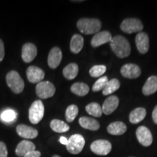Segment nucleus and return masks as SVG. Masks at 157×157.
<instances>
[{"label":"nucleus","instance_id":"34","mask_svg":"<svg viewBox=\"0 0 157 157\" xmlns=\"http://www.w3.org/2000/svg\"><path fill=\"white\" fill-rule=\"evenodd\" d=\"M5 57V46L2 39H0V62L2 61Z\"/></svg>","mask_w":157,"mask_h":157},{"label":"nucleus","instance_id":"11","mask_svg":"<svg viewBox=\"0 0 157 157\" xmlns=\"http://www.w3.org/2000/svg\"><path fill=\"white\" fill-rule=\"evenodd\" d=\"M121 74L125 78H136L140 76L141 70L136 64L127 63L121 67Z\"/></svg>","mask_w":157,"mask_h":157},{"label":"nucleus","instance_id":"1","mask_svg":"<svg viewBox=\"0 0 157 157\" xmlns=\"http://www.w3.org/2000/svg\"><path fill=\"white\" fill-rule=\"evenodd\" d=\"M110 45L116 56L119 58H127L131 53L130 44L128 40L120 35L113 37L110 42Z\"/></svg>","mask_w":157,"mask_h":157},{"label":"nucleus","instance_id":"36","mask_svg":"<svg viewBox=\"0 0 157 157\" xmlns=\"http://www.w3.org/2000/svg\"><path fill=\"white\" fill-rule=\"evenodd\" d=\"M152 118H153V121H154V122L157 124V105L155 106L154 111H153Z\"/></svg>","mask_w":157,"mask_h":157},{"label":"nucleus","instance_id":"6","mask_svg":"<svg viewBox=\"0 0 157 157\" xmlns=\"http://www.w3.org/2000/svg\"><path fill=\"white\" fill-rule=\"evenodd\" d=\"M56 87L48 81L40 82L36 87V93L41 99H48L52 98L56 93Z\"/></svg>","mask_w":157,"mask_h":157},{"label":"nucleus","instance_id":"19","mask_svg":"<svg viewBox=\"0 0 157 157\" xmlns=\"http://www.w3.org/2000/svg\"><path fill=\"white\" fill-rule=\"evenodd\" d=\"M78 122L82 127L91 131H97L101 127L99 122L96 119L90 117H82L79 119Z\"/></svg>","mask_w":157,"mask_h":157},{"label":"nucleus","instance_id":"30","mask_svg":"<svg viewBox=\"0 0 157 157\" xmlns=\"http://www.w3.org/2000/svg\"><path fill=\"white\" fill-rule=\"evenodd\" d=\"M1 119L5 122H12L17 118V113L14 110L7 109L1 113Z\"/></svg>","mask_w":157,"mask_h":157},{"label":"nucleus","instance_id":"37","mask_svg":"<svg viewBox=\"0 0 157 157\" xmlns=\"http://www.w3.org/2000/svg\"><path fill=\"white\" fill-rule=\"evenodd\" d=\"M59 141H60V143H61V144L66 145V146L68 143V139L66 138V137H63V136H61L60 137V140H59Z\"/></svg>","mask_w":157,"mask_h":157},{"label":"nucleus","instance_id":"5","mask_svg":"<svg viewBox=\"0 0 157 157\" xmlns=\"http://www.w3.org/2000/svg\"><path fill=\"white\" fill-rule=\"evenodd\" d=\"M44 114V104L41 101H36L31 104L29 111V120L32 124H36L40 122Z\"/></svg>","mask_w":157,"mask_h":157},{"label":"nucleus","instance_id":"13","mask_svg":"<svg viewBox=\"0 0 157 157\" xmlns=\"http://www.w3.org/2000/svg\"><path fill=\"white\" fill-rule=\"evenodd\" d=\"M137 50L141 54H146L149 50V37L145 32H139L135 37Z\"/></svg>","mask_w":157,"mask_h":157},{"label":"nucleus","instance_id":"29","mask_svg":"<svg viewBox=\"0 0 157 157\" xmlns=\"http://www.w3.org/2000/svg\"><path fill=\"white\" fill-rule=\"evenodd\" d=\"M78 113V109L77 105H71L66 109V119L68 122H72L76 117H77Z\"/></svg>","mask_w":157,"mask_h":157},{"label":"nucleus","instance_id":"2","mask_svg":"<svg viewBox=\"0 0 157 157\" xmlns=\"http://www.w3.org/2000/svg\"><path fill=\"white\" fill-rule=\"evenodd\" d=\"M77 28L84 34H97L101 29V21L96 18H81L78 21Z\"/></svg>","mask_w":157,"mask_h":157},{"label":"nucleus","instance_id":"21","mask_svg":"<svg viewBox=\"0 0 157 157\" xmlns=\"http://www.w3.org/2000/svg\"><path fill=\"white\" fill-rule=\"evenodd\" d=\"M157 91V76H150L143 87V93L145 95H151Z\"/></svg>","mask_w":157,"mask_h":157},{"label":"nucleus","instance_id":"27","mask_svg":"<svg viewBox=\"0 0 157 157\" xmlns=\"http://www.w3.org/2000/svg\"><path fill=\"white\" fill-rule=\"evenodd\" d=\"M120 87V82L117 78H113L108 82L105 88L103 90V94L104 95H109L111 93H114Z\"/></svg>","mask_w":157,"mask_h":157},{"label":"nucleus","instance_id":"4","mask_svg":"<svg viewBox=\"0 0 157 157\" xmlns=\"http://www.w3.org/2000/svg\"><path fill=\"white\" fill-rule=\"evenodd\" d=\"M84 145H85V140L84 137L79 134H75L71 135L68 140L66 149L70 154L76 155L82 152Z\"/></svg>","mask_w":157,"mask_h":157},{"label":"nucleus","instance_id":"17","mask_svg":"<svg viewBox=\"0 0 157 157\" xmlns=\"http://www.w3.org/2000/svg\"><path fill=\"white\" fill-rule=\"evenodd\" d=\"M36 149V146L31 141L24 140L20 142L15 148V154L17 156L23 157L29 153L34 151Z\"/></svg>","mask_w":157,"mask_h":157},{"label":"nucleus","instance_id":"31","mask_svg":"<svg viewBox=\"0 0 157 157\" xmlns=\"http://www.w3.org/2000/svg\"><path fill=\"white\" fill-rule=\"evenodd\" d=\"M106 71V67L103 65H98V66H94L90 68V74L92 77H99L103 75Z\"/></svg>","mask_w":157,"mask_h":157},{"label":"nucleus","instance_id":"26","mask_svg":"<svg viewBox=\"0 0 157 157\" xmlns=\"http://www.w3.org/2000/svg\"><path fill=\"white\" fill-rule=\"evenodd\" d=\"M50 128L56 132L63 133L69 130L70 127L64 121L59 119H53L50 122Z\"/></svg>","mask_w":157,"mask_h":157},{"label":"nucleus","instance_id":"35","mask_svg":"<svg viewBox=\"0 0 157 157\" xmlns=\"http://www.w3.org/2000/svg\"><path fill=\"white\" fill-rule=\"evenodd\" d=\"M41 156V153L39 151H31L26 155H25L23 157H40Z\"/></svg>","mask_w":157,"mask_h":157},{"label":"nucleus","instance_id":"3","mask_svg":"<svg viewBox=\"0 0 157 157\" xmlns=\"http://www.w3.org/2000/svg\"><path fill=\"white\" fill-rule=\"evenodd\" d=\"M7 85L13 93L19 94L24 89V82L20 74L15 71H11L6 76Z\"/></svg>","mask_w":157,"mask_h":157},{"label":"nucleus","instance_id":"16","mask_svg":"<svg viewBox=\"0 0 157 157\" xmlns=\"http://www.w3.org/2000/svg\"><path fill=\"white\" fill-rule=\"evenodd\" d=\"M112 39L111 33L107 31H101L95 34L91 40V45L93 48H98L102 44L110 42Z\"/></svg>","mask_w":157,"mask_h":157},{"label":"nucleus","instance_id":"9","mask_svg":"<svg viewBox=\"0 0 157 157\" xmlns=\"http://www.w3.org/2000/svg\"><path fill=\"white\" fill-rule=\"evenodd\" d=\"M136 137L138 142L143 146H150L153 143V136L148 127L140 126L136 130Z\"/></svg>","mask_w":157,"mask_h":157},{"label":"nucleus","instance_id":"10","mask_svg":"<svg viewBox=\"0 0 157 157\" xmlns=\"http://www.w3.org/2000/svg\"><path fill=\"white\" fill-rule=\"evenodd\" d=\"M44 76V71L36 66H31L27 68L26 76L31 83H39L40 82H42Z\"/></svg>","mask_w":157,"mask_h":157},{"label":"nucleus","instance_id":"33","mask_svg":"<svg viewBox=\"0 0 157 157\" xmlns=\"http://www.w3.org/2000/svg\"><path fill=\"white\" fill-rule=\"evenodd\" d=\"M8 151L5 143L0 141V157H7Z\"/></svg>","mask_w":157,"mask_h":157},{"label":"nucleus","instance_id":"28","mask_svg":"<svg viewBox=\"0 0 157 157\" xmlns=\"http://www.w3.org/2000/svg\"><path fill=\"white\" fill-rule=\"evenodd\" d=\"M86 111L90 115L94 117H101L103 113L102 107L97 103H91L86 106Z\"/></svg>","mask_w":157,"mask_h":157},{"label":"nucleus","instance_id":"24","mask_svg":"<svg viewBox=\"0 0 157 157\" xmlns=\"http://www.w3.org/2000/svg\"><path fill=\"white\" fill-rule=\"evenodd\" d=\"M78 73V66L76 63H71L68 64L63 70V74L64 77L68 80H72L75 78Z\"/></svg>","mask_w":157,"mask_h":157},{"label":"nucleus","instance_id":"25","mask_svg":"<svg viewBox=\"0 0 157 157\" xmlns=\"http://www.w3.org/2000/svg\"><path fill=\"white\" fill-rule=\"evenodd\" d=\"M71 91L78 96H84L89 93L90 87L87 84L82 82H76L71 87Z\"/></svg>","mask_w":157,"mask_h":157},{"label":"nucleus","instance_id":"20","mask_svg":"<svg viewBox=\"0 0 157 157\" xmlns=\"http://www.w3.org/2000/svg\"><path fill=\"white\" fill-rule=\"evenodd\" d=\"M107 131L111 135H121L126 132L127 126L124 123L121 121H114L108 126Z\"/></svg>","mask_w":157,"mask_h":157},{"label":"nucleus","instance_id":"38","mask_svg":"<svg viewBox=\"0 0 157 157\" xmlns=\"http://www.w3.org/2000/svg\"><path fill=\"white\" fill-rule=\"evenodd\" d=\"M52 157H61V156H59V155H57V154H56V155H53V156H52Z\"/></svg>","mask_w":157,"mask_h":157},{"label":"nucleus","instance_id":"32","mask_svg":"<svg viewBox=\"0 0 157 157\" xmlns=\"http://www.w3.org/2000/svg\"><path fill=\"white\" fill-rule=\"evenodd\" d=\"M108 82H109V79H108L106 76L98 78L97 81L95 82V83L94 84L93 90L94 92H98L100 90H103L105 86H106Z\"/></svg>","mask_w":157,"mask_h":157},{"label":"nucleus","instance_id":"8","mask_svg":"<svg viewBox=\"0 0 157 157\" xmlns=\"http://www.w3.org/2000/svg\"><path fill=\"white\" fill-rule=\"evenodd\" d=\"M120 28L122 31L127 34L140 32L143 29V25L139 19L127 18L121 23Z\"/></svg>","mask_w":157,"mask_h":157},{"label":"nucleus","instance_id":"22","mask_svg":"<svg viewBox=\"0 0 157 157\" xmlns=\"http://www.w3.org/2000/svg\"><path fill=\"white\" fill-rule=\"evenodd\" d=\"M84 46V39L81 35L74 34L71 39L70 50L73 53L78 54L81 52Z\"/></svg>","mask_w":157,"mask_h":157},{"label":"nucleus","instance_id":"18","mask_svg":"<svg viewBox=\"0 0 157 157\" xmlns=\"http://www.w3.org/2000/svg\"><path fill=\"white\" fill-rule=\"evenodd\" d=\"M119 98L116 95H111L105 99L102 106L103 113L105 115H109L112 113L119 105Z\"/></svg>","mask_w":157,"mask_h":157},{"label":"nucleus","instance_id":"15","mask_svg":"<svg viewBox=\"0 0 157 157\" xmlns=\"http://www.w3.org/2000/svg\"><path fill=\"white\" fill-rule=\"evenodd\" d=\"M16 132L19 136L25 139H34L38 136V131L33 127L25 124H19L16 127Z\"/></svg>","mask_w":157,"mask_h":157},{"label":"nucleus","instance_id":"7","mask_svg":"<svg viewBox=\"0 0 157 157\" xmlns=\"http://www.w3.org/2000/svg\"><path fill=\"white\" fill-rule=\"evenodd\" d=\"M90 149L98 156H106L111 151L112 145L107 140H97L92 143Z\"/></svg>","mask_w":157,"mask_h":157},{"label":"nucleus","instance_id":"14","mask_svg":"<svg viewBox=\"0 0 157 157\" xmlns=\"http://www.w3.org/2000/svg\"><path fill=\"white\" fill-rule=\"evenodd\" d=\"M37 48L32 43H26L22 48V59L25 63H30L36 57Z\"/></svg>","mask_w":157,"mask_h":157},{"label":"nucleus","instance_id":"12","mask_svg":"<svg viewBox=\"0 0 157 157\" xmlns=\"http://www.w3.org/2000/svg\"><path fill=\"white\" fill-rule=\"evenodd\" d=\"M63 54L62 51L58 47L51 49L50 53L48 55V63L51 68H56L60 65L62 60Z\"/></svg>","mask_w":157,"mask_h":157},{"label":"nucleus","instance_id":"23","mask_svg":"<svg viewBox=\"0 0 157 157\" xmlns=\"http://www.w3.org/2000/svg\"><path fill=\"white\" fill-rule=\"evenodd\" d=\"M146 116V110L144 108H137L129 113V121L132 124H137L142 121Z\"/></svg>","mask_w":157,"mask_h":157}]
</instances>
